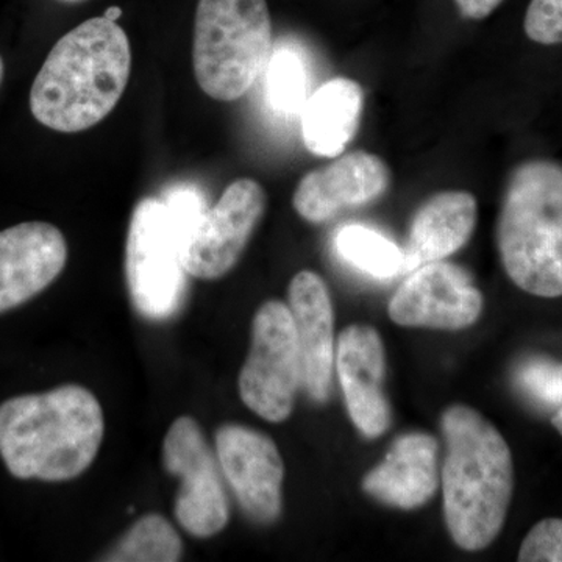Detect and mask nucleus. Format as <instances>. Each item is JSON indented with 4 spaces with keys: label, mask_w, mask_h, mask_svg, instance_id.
<instances>
[{
    "label": "nucleus",
    "mask_w": 562,
    "mask_h": 562,
    "mask_svg": "<svg viewBox=\"0 0 562 562\" xmlns=\"http://www.w3.org/2000/svg\"><path fill=\"white\" fill-rule=\"evenodd\" d=\"M103 431L101 403L79 384L0 405V457L20 480L77 479L98 457Z\"/></svg>",
    "instance_id": "nucleus-2"
},
{
    "label": "nucleus",
    "mask_w": 562,
    "mask_h": 562,
    "mask_svg": "<svg viewBox=\"0 0 562 562\" xmlns=\"http://www.w3.org/2000/svg\"><path fill=\"white\" fill-rule=\"evenodd\" d=\"M520 562H562V519L535 525L519 550Z\"/></svg>",
    "instance_id": "nucleus-25"
},
{
    "label": "nucleus",
    "mask_w": 562,
    "mask_h": 562,
    "mask_svg": "<svg viewBox=\"0 0 562 562\" xmlns=\"http://www.w3.org/2000/svg\"><path fill=\"white\" fill-rule=\"evenodd\" d=\"M103 16H105L106 20L117 22V20H120V18L122 16V10L120 9V7H110V9L105 10Z\"/></svg>",
    "instance_id": "nucleus-27"
},
{
    "label": "nucleus",
    "mask_w": 562,
    "mask_h": 562,
    "mask_svg": "<svg viewBox=\"0 0 562 562\" xmlns=\"http://www.w3.org/2000/svg\"><path fill=\"white\" fill-rule=\"evenodd\" d=\"M3 79V60L2 57H0V83H2Z\"/></svg>",
    "instance_id": "nucleus-29"
},
{
    "label": "nucleus",
    "mask_w": 562,
    "mask_h": 562,
    "mask_svg": "<svg viewBox=\"0 0 562 562\" xmlns=\"http://www.w3.org/2000/svg\"><path fill=\"white\" fill-rule=\"evenodd\" d=\"M483 303L471 273L442 260L409 272L392 295L390 316L402 327L462 330L475 324Z\"/></svg>",
    "instance_id": "nucleus-10"
},
{
    "label": "nucleus",
    "mask_w": 562,
    "mask_h": 562,
    "mask_svg": "<svg viewBox=\"0 0 562 562\" xmlns=\"http://www.w3.org/2000/svg\"><path fill=\"white\" fill-rule=\"evenodd\" d=\"M272 54L266 0H199L192 65L199 87L211 99H241L266 72Z\"/></svg>",
    "instance_id": "nucleus-5"
},
{
    "label": "nucleus",
    "mask_w": 562,
    "mask_h": 562,
    "mask_svg": "<svg viewBox=\"0 0 562 562\" xmlns=\"http://www.w3.org/2000/svg\"><path fill=\"white\" fill-rule=\"evenodd\" d=\"M179 233L162 199L135 206L125 246V277L133 305L144 317L165 321L179 312L187 294Z\"/></svg>",
    "instance_id": "nucleus-6"
},
{
    "label": "nucleus",
    "mask_w": 562,
    "mask_h": 562,
    "mask_svg": "<svg viewBox=\"0 0 562 562\" xmlns=\"http://www.w3.org/2000/svg\"><path fill=\"white\" fill-rule=\"evenodd\" d=\"M438 484V442L427 432H409L364 476L362 490L384 505L416 509L430 501Z\"/></svg>",
    "instance_id": "nucleus-16"
},
{
    "label": "nucleus",
    "mask_w": 562,
    "mask_h": 562,
    "mask_svg": "<svg viewBox=\"0 0 562 562\" xmlns=\"http://www.w3.org/2000/svg\"><path fill=\"white\" fill-rule=\"evenodd\" d=\"M502 265L520 290L562 295V162H520L506 181L497 222Z\"/></svg>",
    "instance_id": "nucleus-4"
},
{
    "label": "nucleus",
    "mask_w": 562,
    "mask_h": 562,
    "mask_svg": "<svg viewBox=\"0 0 562 562\" xmlns=\"http://www.w3.org/2000/svg\"><path fill=\"white\" fill-rule=\"evenodd\" d=\"M63 2H80V0H63Z\"/></svg>",
    "instance_id": "nucleus-30"
},
{
    "label": "nucleus",
    "mask_w": 562,
    "mask_h": 562,
    "mask_svg": "<svg viewBox=\"0 0 562 562\" xmlns=\"http://www.w3.org/2000/svg\"><path fill=\"white\" fill-rule=\"evenodd\" d=\"M520 390L550 408L562 406V362L549 358H530L519 366L516 373Z\"/></svg>",
    "instance_id": "nucleus-22"
},
{
    "label": "nucleus",
    "mask_w": 562,
    "mask_h": 562,
    "mask_svg": "<svg viewBox=\"0 0 562 562\" xmlns=\"http://www.w3.org/2000/svg\"><path fill=\"white\" fill-rule=\"evenodd\" d=\"M524 29L535 43L543 46L562 44V0H531Z\"/></svg>",
    "instance_id": "nucleus-24"
},
{
    "label": "nucleus",
    "mask_w": 562,
    "mask_h": 562,
    "mask_svg": "<svg viewBox=\"0 0 562 562\" xmlns=\"http://www.w3.org/2000/svg\"><path fill=\"white\" fill-rule=\"evenodd\" d=\"M454 3L464 20L482 21L491 16L502 5L503 0H454Z\"/></svg>",
    "instance_id": "nucleus-26"
},
{
    "label": "nucleus",
    "mask_w": 562,
    "mask_h": 562,
    "mask_svg": "<svg viewBox=\"0 0 562 562\" xmlns=\"http://www.w3.org/2000/svg\"><path fill=\"white\" fill-rule=\"evenodd\" d=\"M183 543L179 532L160 514L140 517L102 561L173 562L179 561Z\"/></svg>",
    "instance_id": "nucleus-20"
},
{
    "label": "nucleus",
    "mask_w": 562,
    "mask_h": 562,
    "mask_svg": "<svg viewBox=\"0 0 562 562\" xmlns=\"http://www.w3.org/2000/svg\"><path fill=\"white\" fill-rule=\"evenodd\" d=\"M364 109L358 81L336 77L325 81L301 110L303 143L317 157H339L357 135Z\"/></svg>",
    "instance_id": "nucleus-18"
},
{
    "label": "nucleus",
    "mask_w": 562,
    "mask_h": 562,
    "mask_svg": "<svg viewBox=\"0 0 562 562\" xmlns=\"http://www.w3.org/2000/svg\"><path fill=\"white\" fill-rule=\"evenodd\" d=\"M162 464L179 476L176 517L195 538H211L231 519L220 461L211 452L201 425L190 416L173 422L162 442Z\"/></svg>",
    "instance_id": "nucleus-8"
},
{
    "label": "nucleus",
    "mask_w": 562,
    "mask_h": 562,
    "mask_svg": "<svg viewBox=\"0 0 562 562\" xmlns=\"http://www.w3.org/2000/svg\"><path fill=\"white\" fill-rule=\"evenodd\" d=\"M335 366L350 419L366 438H379L391 424L383 390L386 355L379 331L368 325L346 328L339 335Z\"/></svg>",
    "instance_id": "nucleus-14"
},
{
    "label": "nucleus",
    "mask_w": 562,
    "mask_h": 562,
    "mask_svg": "<svg viewBox=\"0 0 562 562\" xmlns=\"http://www.w3.org/2000/svg\"><path fill=\"white\" fill-rule=\"evenodd\" d=\"M131 72L127 33L105 16L92 18L66 33L47 55L32 85V114L50 131H88L121 101Z\"/></svg>",
    "instance_id": "nucleus-1"
},
{
    "label": "nucleus",
    "mask_w": 562,
    "mask_h": 562,
    "mask_svg": "<svg viewBox=\"0 0 562 562\" xmlns=\"http://www.w3.org/2000/svg\"><path fill=\"white\" fill-rule=\"evenodd\" d=\"M266 192L254 179L228 184L216 205L205 211L181 241V262L188 276L217 280L238 265L266 211Z\"/></svg>",
    "instance_id": "nucleus-9"
},
{
    "label": "nucleus",
    "mask_w": 562,
    "mask_h": 562,
    "mask_svg": "<svg viewBox=\"0 0 562 562\" xmlns=\"http://www.w3.org/2000/svg\"><path fill=\"white\" fill-rule=\"evenodd\" d=\"M238 384L247 408L262 419L283 422L291 416L303 373L297 333L286 303L266 302L255 314L249 357Z\"/></svg>",
    "instance_id": "nucleus-7"
},
{
    "label": "nucleus",
    "mask_w": 562,
    "mask_h": 562,
    "mask_svg": "<svg viewBox=\"0 0 562 562\" xmlns=\"http://www.w3.org/2000/svg\"><path fill=\"white\" fill-rule=\"evenodd\" d=\"M216 453L243 512L254 522H276L283 508L284 464L279 449L265 432L227 424L216 432Z\"/></svg>",
    "instance_id": "nucleus-11"
},
{
    "label": "nucleus",
    "mask_w": 562,
    "mask_h": 562,
    "mask_svg": "<svg viewBox=\"0 0 562 562\" xmlns=\"http://www.w3.org/2000/svg\"><path fill=\"white\" fill-rule=\"evenodd\" d=\"M335 249L344 261L373 279L387 280L406 273L405 251L366 225L351 224L339 228Z\"/></svg>",
    "instance_id": "nucleus-19"
},
{
    "label": "nucleus",
    "mask_w": 562,
    "mask_h": 562,
    "mask_svg": "<svg viewBox=\"0 0 562 562\" xmlns=\"http://www.w3.org/2000/svg\"><path fill=\"white\" fill-rule=\"evenodd\" d=\"M476 199L471 192L443 191L431 195L414 213L405 249L406 272L446 260L472 238Z\"/></svg>",
    "instance_id": "nucleus-17"
},
{
    "label": "nucleus",
    "mask_w": 562,
    "mask_h": 562,
    "mask_svg": "<svg viewBox=\"0 0 562 562\" xmlns=\"http://www.w3.org/2000/svg\"><path fill=\"white\" fill-rule=\"evenodd\" d=\"M162 202L168 206L173 225L179 233L180 247L181 241L190 235L205 211L210 209L206 205L205 198L198 188L192 184H177L172 190L166 192Z\"/></svg>",
    "instance_id": "nucleus-23"
},
{
    "label": "nucleus",
    "mask_w": 562,
    "mask_h": 562,
    "mask_svg": "<svg viewBox=\"0 0 562 562\" xmlns=\"http://www.w3.org/2000/svg\"><path fill=\"white\" fill-rule=\"evenodd\" d=\"M552 425L557 428L558 432L562 436V406L558 408V412L553 414Z\"/></svg>",
    "instance_id": "nucleus-28"
},
{
    "label": "nucleus",
    "mask_w": 562,
    "mask_h": 562,
    "mask_svg": "<svg viewBox=\"0 0 562 562\" xmlns=\"http://www.w3.org/2000/svg\"><path fill=\"white\" fill-rule=\"evenodd\" d=\"M68 261V244L55 225L24 222L0 232V314L50 286Z\"/></svg>",
    "instance_id": "nucleus-13"
},
{
    "label": "nucleus",
    "mask_w": 562,
    "mask_h": 562,
    "mask_svg": "<svg viewBox=\"0 0 562 562\" xmlns=\"http://www.w3.org/2000/svg\"><path fill=\"white\" fill-rule=\"evenodd\" d=\"M447 457L442 469L443 514L457 546L486 549L501 535L514 491L508 442L486 417L465 405L442 414Z\"/></svg>",
    "instance_id": "nucleus-3"
},
{
    "label": "nucleus",
    "mask_w": 562,
    "mask_h": 562,
    "mask_svg": "<svg viewBox=\"0 0 562 562\" xmlns=\"http://www.w3.org/2000/svg\"><path fill=\"white\" fill-rule=\"evenodd\" d=\"M268 98L273 109L281 113H301L306 99V70L301 55L281 49L272 54L266 68Z\"/></svg>",
    "instance_id": "nucleus-21"
},
{
    "label": "nucleus",
    "mask_w": 562,
    "mask_h": 562,
    "mask_svg": "<svg viewBox=\"0 0 562 562\" xmlns=\"http://www.w3.org/2000/svg\"><path fill=\"white\" fill-rule=\"evenodd\" d=\"M288 297L301 347L303 386L313 401L325 402L335 369L330 291L316 272L302 271L292 279Z\"/></svg>",
    "instance_id": "nucleus-15"
},
{
    "label": "nucleus",
    "mask_w": 562,
    "mask_h": 562,
    "mask_svg": "<svg viewBox=\"0 0 562 562\" xmlns=\"http://www.w3.org/2000/svg\"><path fill=\"white\" fill-rule=\"evenodd\" d=\"M391 169L366 150H353L306 173L295 188L292 205L299 216L324 224L347 210L379 201L391 187Z\"/></svg>",
    "instance_id": "nucleus-12"
}]
</instances>
